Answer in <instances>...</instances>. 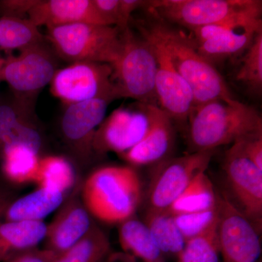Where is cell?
Here are the masks:
<instances>
[{"label":"cell","instance_id":"d6a6232c","mask_svg":"<svg viewBox=\"0 0 262 262\" xmlns=\"http://www.w3.org/2000/svg\"><path fill=\"white\" fill-rule=\"evenodd\" d=\"M92 3L110 26L117 27L120 21V0H92Z\"/></svg>","mask_w":262,"mask_h":262},{"label":"cell","instance_id":"e575fe53","mask_svg":"<svg viewBox=\"0 0 262 262\" xmlns=\"http://www.w3.org/2000/svg\"><path fill=\"white\" fill-rule=\"evenodd\" d=\"M58 255L50 250L35 248L3 262H53Z\"/></svg>","mask_w":262,"mask_h":262},{"label":"cell","instance_id":"603a6c76","mask_svg":"<svg viewBox=\"0 0 262 262\" xmlns=\"http://www.w3.org/2000/svg\"><path fill=\"white\" fill-rule=\"evenodd\" d=\"M39 153L28 146L15 144L5 148L0 155L2 172L13 184L34 182L39 165Z\"/></svg>","mask_w":262,"mask_h":262},{"label":"cell","instance_id":"2e32d148","mask_svg":"<svg viewBox=\"0 0 262 262\" xmlns=\"http://www.w3.org/2000/svg\"><path fill=\"white\" fill-rule=\"evenodd\" d=\"M42 136L36 124L34 103L12 96L0 98V155L8 146H28L39 153Z\"/></svg>","mask_w":262,"mask_h":262},{"label":"cell","instance_id":"83f0119b","mask_svg":"<svg viewBox=\"0 0 262 262\" xmlns=\"http://www.w3.org/2000/svg\"><path fill=\"white\" fill-rule=\"evenodd\" d=\"M144 223L164 256L167 254L178 257L186 241L176 225L173 215L167 211L146 213Z\"/></svg>","mask_w":262,"mask_h":262},{"label":"cell","instance_id":"5bb4252c","mask_svg":"<svg viewBox=\"0 0 262 262\" xmlns=\"http://www.w3.org/2000/svg\"><path fill=\"white\" fill-rule=\"evenodd\" d=\"M115 99L98 98L67 106L61 119L62 137L72 154L82 163L94 154L95 134Z\"/></svg>","mask_w":262,"mask_h":262},{"label":"cell","instance_id":"ac0fdd59","mask_svg":"<svg viewBox=\"0 0 262 262\" xmlns=\"http://www.w3.org/2000/svg\"><path fill=\"white\" fill-rule=\"evenodd\" d=\"M28 19L38 28L79 23L110 26L92 0H37L29 10Z\"/></svg>","mask_w":262,"mask_h":262},{"label":"cell","instance_id":"e0dca14e","mask_svg":"<svg viewBox=\"0 0 262 262\" xmlns=\"http://www.w3.org/2000/svg\"><path fill=\"white\" fill-rule=\"evenodd\" d=\"M94 224L81 196H70L60 207L54 220L47 225L45 248L60 255L83 238Z\"/></svg>","mask_w":262,"mask_h":262},{"label":"cell","instance_id":"277c9868","mask_svg":"<svg viewBox=\"0 0 262 262\" xmlns=\"http://www.w3.org/2000/svg\"><path fill=\"white\" fill-rule=\"evenodd\" d=\"M46 41L61 59L113 66L122 51V31L115 26L79 23L47 28Z\"/></svg>","mask_w":262,"mask_h":262},{"label":"cell","instance_id":"836d02e7","mask_svg":"<svg viewBox=\"0 0 262 262\" xmlns=\"http://www.w3.org/2000/svg\"><path fill=\"white\" fill-rule=\"evenodd\" d=\"M239 141L245 154L262 171V134Z\"/></svg>","mask_w":262,"mask_h":262},{"label":"cell","instance_id":"8d00e7d4","mask_svg":"<svg viewBox=\"0 0 262 262\" xmlns=\"http://www.w3.org/2000/svg\"><path fill=\"white\" fill-rule=\"evenodd\" d=\"M13 200V195L9 189L0 184V217L3 216L5 208Z\"/></svg>","mask_w":262,"mask_h":262},{"label":"cell","instance_id":"d4e9b609","mask_svg":"<svg viewBox=\"0 0 262 262\" xmlns=\"http://www.w3.org/2000/svg\"><path fill=\"white\" fill-rule=\"evenodd\" d=\"M75 168L70 160L59 155H48L39 159L34 183L38 187L64 193L75 183Z\"/></svg>","mask_w":262,"mask_h":262},{"label":"cell","instance_id":"8fae6325","mask_svg":"<svg viewBox=\"0 0 262 262\" xmlns=\"http://www.w3.org/2000/svg\"><path fill=\"white\" fill-rule=\"evenodd\" d=\"M223 169L231 195L239 212L257 229L262 225V171L245 154L241 141L227 150Z\"/></svg>","mask_w":262,"mask_h":262},{"label":"cell","instance_id":"d590c367","mask_svg":"<svg viewBox=\"0 0 262 262\" xmlns=\"http://www.w3.org/2000/svg\"><path fill=\"white\" fill-rule=\"evenodd\" d=\"M146 2L142 0H120V21L117 27L122 32L130 25L133 13L139 8L144 9Z\"/></svg>","mask_w":262,"mask_h":262},{"label":"cell","instance_id":"9c48e42d","mask_svg":"<svg viewBox=\"0 0 262 262\" xmlns=\"http://www.w3.org/2000/svg\"><path fill=\"white\" fill-rule=\"evenodd\" d=\"M113 67L107 63L79 61L58 69L51 83V92L66 106L98 98L117 99Z\"/></svg>","mask_w":262,"mask_h":262},{"label":"cell","instance_id":"7c38bea8","mask_svg":"<svg viewBox=\"0 0 262 262\" xmlns=\"http://www.w3.org/2000/svg\"><path fill=\"white\" fill-rule=\"evenodd\" d=\"M221 262H259V232L232 204L217 193Z\"/></svg>","mask_w":262,"mask_h":262},{"label":"cell","instance_id":"ba28073f","mask_svg":"<svg viewBox=\"0 0 262 262\" xmlns=\"http://www.w3.org/2000/svg\"><path fill=\"white\" fill-rule=\"evenodd\" d=\"M157 106L136 102L114 110L95 134L94 154L115 152L121 155L132 149L149 132Z\"/></svg>","mask_w":262,"mask_h":262},{"label":"cell","instance_id":"d6986e66","mask_svg":"<svg viewBox=\"0 0 262 262\" xmlns=\"http://www.w3.org/2000/svg\"><path fill=\"white\" fill-rule=\"evenodd\" d=\"M174 140L173 120L162 108L157 106L154 120L148 134L140 142L121 156L134 166L160 163L171 151Z\"/></svg>","mask_w":262,"mask_h":262},{"label":"cell","instance_id":"1f68e13d","mask_svg":"<svg viewBox=\"0 0 262 262\" xmlns=\"http://www.w3.org/2000/svg\"><path fill=\"white\" fill-rule=\"evenodd\" d=\"M37 0H6L0 1V12L3 16L28 18L29 10Z\"/></svg>","mask_w":262,"mask_h":262},{"label":"cell","instance_id":"6da1fadb","mask_svg":"<svg viewBox=\"0 0 262 262\" xmlns=\"http://www.w3.org/2000/svg\"><path fill=\"white\" fill-rule=\"evenodd\" d=\"M149 15V18L136 24V28L161 43L176 70L192 89L195 106L213 100H235L222 76L201 56L189 35Z\"/></svg>","mask_w":262,"mask_h":262},{"label":"cell","instance_id":"30bf717a","mask_svg":"<svg viewBox=\"0 0 262 262\" xmlns=\"http://www.w3.org/2000/svg\"><path fill=\"white\" fill-rule=\"evenodd\" d=\"M214 150L163 160L151 179L146 213L165 212L198 174L206 171Z\"/></svg>","mask_w":262,"mask_h":262},{"label":"cell","instance_id":"74e56055","mask_svg":"<svg viewBox=\"0 0 262 262\" xmlns=\"http://www.w3.org/2000/svg\"><path fill=\"white\" fill-rule=\"evenodd\" d=\"M105 262H116V256L115 255H110L107 259Z\"/></svg>","mask_w":262,"mask_h":262},{"label":"cell","instance_id":"f546056e","mask_svg":"<svg viewBox=\"0 0 262 262\" xmlns=\"http://www.w3.org/2000/svg\"><path fill=\"white\" fill-rule=\"evenodd\" d=\"M235 80L246 86L253 94L262 90V32H258L244 53Z\"/></svg>","mask_w":262,"mask_h":262},{"label":"cell","instance_id":"7a4b0ae2","mask_svg":"<svg viewBox=\"0 0 262 262\" xmlns=\"http://www.w3.org/2000/svg\"><path fill=\"white\" fill-rule=\"evenodd\" d=\"M189 121L193 152L214 150L262 134L257 110L237 100H213L194 106Z\"/></svg>","mask_w":262,"mask_h":262},{"label":"cell","instance_id":"4dcf8cb0","mask_svg":"<svg viewBox=\"0 0 262 262\" xmlns=\"http://www.w3.org/2000/svg\"><path fill=\"white\" fill-rule=\"evenodd\" d=\"M174 222L186 241L204 233L219 221V208L173 215Z\"/></svg>","mask_w":262,"mask_h":262},{"label":"cell","instance_id":"484cf974","mask_svg":"<svg viewBox=\"0 0 262 262\" xmlns=\"http://www.w3.org/2000/svg\"><path fill=\"white\" fill-rule=\"evenodd\" d=\"M46 40L44 34L28 18H0V50L20 51Z\"/></svg>","mask_w":262,"mask_h":262},{"label":"cell","instance_id":"f35d334b","mask_svg":"<svg viewBox=\"0 0 262 262\" xmlns=\"http://www.w3.org/2000/svg\"><path fill=\"white\" fill-rule=\"evenodd\" d=\"M2 58H3V57H2L1 55H0V63H1ZM0 82H1V81H0Z\"/></svg>","mask_w":262,"mask_h":262},{"label":"cell","instance_id":"f1b7e54d","mask_svg":"<svg viewBox=\"0 0 262 262\" xmlns=\"http://www.w3.org/2000/svg\"><path fill=\"white\" fill-rule=\"evenodd\" d=\"M177 262H221L219 221L204 233L186 241Z\"/></svg>","mask_w":262,"mask_h":262},{"label":"cell","instance_id":"5b68a950","mask_svg":"<svg viewBox=\"0 0 262 262\" xmlns=\"http://www.w3.org/2000/svg\"><path fill=\"white\" fill-rule=\"evenodd\" d=\"M113 67L117 98L158 106L155 90L158 61L151 43L130 25L122 32V51Z\"/></svg>","mask_w":262,"mask_h":262},{"label":"cell","instance_id":"44dd1931","mask_svg":"<svg viewBox=\"0 0 262 262\" xmlns=\"http://www.w3.org/2000/svg\"><path fill=\"white\" fill-rule=\"evenodd\" d=\"M0 217V262L37 248L45 241L44 222H5Z\"/></svg>","mask_w":262,"mask_h":262},{"label":"cell","instance_id":"8992f818","mask_svg":"<svg viewBox=\"0 0 262 262\" xmlns=\"http://www.w3.org/2000/svg\"><path fill=\"white\" fill-rule=\"evenodd\" d=\"M149 14L189 29L238 18H261L258 0H151Z\"/></svg>","mask_w":262,"mask_h":262},{"label":"cell","instance_id":"9a60e30c","mask_svg":"<svg viewBox=\"0 0 262 262\" xmlns=\"http://www.w3.org/2000/svg\"><path fill=\"white\" fill-rule=\"evenodd\" d=\"M138 32L151 43L156 55L155 90L159 107L173 121L185 123L195 106L192 89L173 67L161 43L149 34Z\"/></svg>","mask_w":262,"mask_h":262},{"label":"cell","instance_id":"4fadbf2b","mask_svg":"<svg viewBox=\"0 0 262 262\" xmlns=\"http://www.w3.org/2000/svg\"><path fill=\"white\" fill-rule=\"evenodd\" d=\"M196 49L210 63L244 53L262 32L258 20L238 18L189 29Z\"/></svg>","mask_w":262,"mask_h":262},{"label":"cell","instance_id":"7402d4cb","mask_svg":"<svg viewBox=\"0 0 262 262\" xmlns=\"http://www.w3.org/2000/svg\"><path fill=\"white\" fill-rule=\"evenodd\" d=\"M119 241L133 258L142 262H166L145 223L134 216L120 224Z\"/></svg>","mask_w":262,"mask_h":262},{"label":"cell","instance_id":"4316f807","mask_svg":"<svg viewBox=\"0 0 262 262\" xmlns=\"http://www.w3.org/2000/svg\"><path fill=\"white\" fill-rule=\"evenodd\" d=\"M110 242L102 229L94 224L89 233L53 262H105L110 255Z\"/></svg>","mask_w":262,"mask_h":262},{"label":"cell","instance_id":"52a82bcc","mask_svg":"<svg viewBox=\"0 0 262 262\" xmlns=\"http://www.w3.org/2000/svg\"><path fill=\"white\" fill-rule=\"evenodd\" d=\"M57 56L47 41L2 58L0 81L6 82L14 97L35 103L36 96L51 83L58 70Z\"/></svg>","mask_w":262,"mask_h":262},{"label":"cell","instance_id":"ffe728a7","mask_svg":"<svg viewBox=\"0 0 262 262\" xmlns=\"http://www.w3.org/2000/svg\"><path fill=\"white\" fill-rule=\"evenodd\" d=\"M64 193L38 187L34 192L13 200L5 208V222H43L65 201Z\"/></svg>","mask_w":262,"mask_h":262},{"label":"cell","instance_id":"3957f363","mask_svg":"<svg viewBox=\"0 0 262 262\" xmlns=\"http://www.w3.org/2000/svg\"><path fill=\"white\" fill-rule=\"evenodd\" d=\"M141 198L137 172L124 165L96 169L86 179L81 194L91 216L106 224H121L134 216Z\"/></svg>","mask_w":262,"mask_h":262},{"label":"cell","instance_id":"cb8c5ba5","mask_svg":"<svg viewBox=\"0 0 262 262\" xmlns=\"http://www.w3.org/2000/svg\"><path fill=\"white\" fill-rule=\"evenodd\" d=\"M217 205V193L213 183L201 172L192 179L168 208V213L175 215L213 209Z\"/></svg>","mask_w":262,"mask_h":262}]
</instances>
